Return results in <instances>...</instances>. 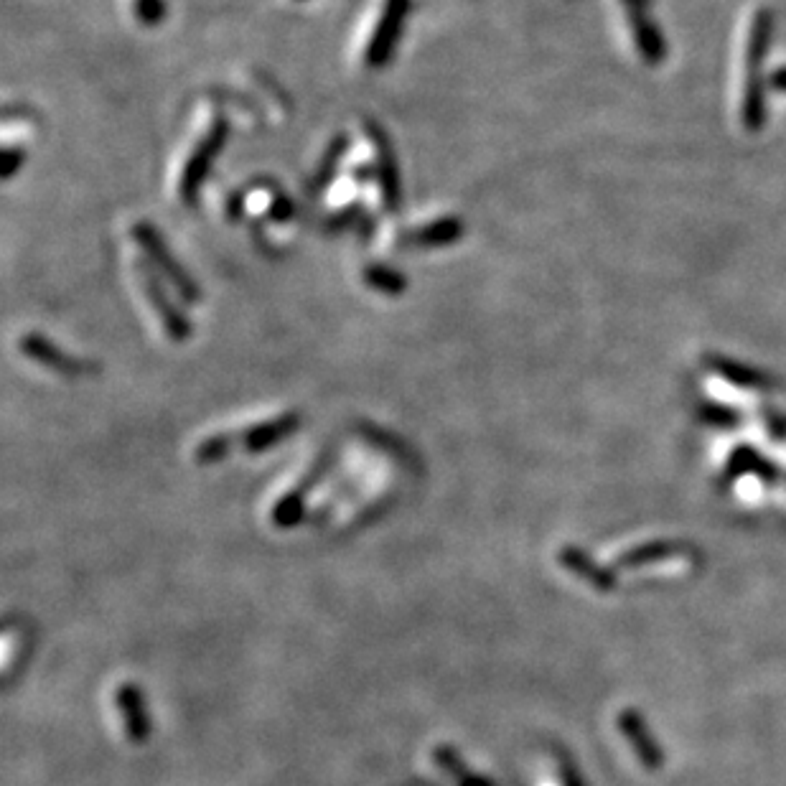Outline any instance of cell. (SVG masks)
Wrapping results in <instances>:
<instances>
[{"mask_svg": "<svg viewBox=\"0 0 786 786\" xmlns=\"http://www.w3.org/2000/svg\"><path fill=\"white\" fill-rule=\"evenodd\" d=\"M145 293H148V298L153 301V308L158 311V316L163 318V326H166L168 336L176 341L186 339V336L191 334L189 321H186V316H181L176 308L168 306V298H166V293L161 290V283H158L151 273H145Z\"/></svg>", "mask_w": 786, "mask_h": 786, "instance_id": "11", "label": "cell"}, {"mask_svg": "<svg viewBox=\"0 0 786 786\" xmlns=\"http://www.w3.org/2000/svg\"><path fill=\"white\" fill-rule=\"evenodd\" d=\"M28 649V636L21 626H6L3 631V669L6 677L16 669V657H23Z\"/></svg>", "mask_w": 786, "mask_h": 786, "instance_id": "14", "label": "cell"}, {"mask_svg": "<svg viewBox=\"0 0 786 786\" xmlns=\"http://www.w3.org/2000/svg\"><path fill=\"white\" fill-rule=\"evenodd\" d=\"M18 158H23V153L6 151V163H3V176H6V179H11L13 173H16V168L23 163V161H18Z\"/></svg>", "mask_w": 786, "mask_h": 786, "instance_id": "16", "label": "cell"}, {"mask_svg": "<svg viewBox=\"0 0 786 786\" xmlns=\"http://www.w3.org/2000/svg\"><path fill=\"white\" fill-rule=\"evenodd\" d=\"M407 11H410V0H387L380 23H377L372 41H369V67H385V64L390 62L392 51H395L397 41H400L402 23H405Z\"/></svg>", "mask_w": 786, "mask_h": 786, "instance_id": "8", "label": "cell"}, {"mask_svg": "<svg viewBox=\"0 0 786 786\" xmlns=\"http://www.w3.org/2000/svg\"><path fill=\"white\" fill-rule=\"evenodd\" d=\"M227 133H229V125L224 123V120H217V123L209 128L207 138H201V143L196 145V151L191 153L179 186L181 199H184L186 204H194L196 201V194H199L201 184H204V179H207L209 171H212L214 158H217V153L222 151L224 143H227Z\"/></svg>", "mask_w": 786, "mask_h": 786, "instance_id": "6", "label": "cell"}, {"mask_svg": "<svg viewBox=\"0 0 786 786\" xmlns=\"http://www.w3.org/2000/svg\"><path fill=\"white\" fill-rule=\"evenodd\" d=\"M425 774L433 776L441 786H494L489 776L471 769L453 743H433L425 748Z\"/></svg>", "mask_w": 786, "mask_h": 786, "instance_id": "4", "label": "cell"}, {"mask_svg": "<svg viewBox=\"0 0 786 786\" xmlns=\"http://www.w3.org/2000/svg\"><path fill=\"white\" fill-rule=\"evenodd\" d=\"M621 34H624L629 54L636 64L654 67L662 62L664 44L657 26L649 18V0H619Z\"/></svg>", "mask_w": 786, "mask_h": 786, "instance_id": "3", "label": "cell"}, {"mask_svg": "<svg viewBox=\"0 0 786 786\" xmlns=\"http://www.w3.org/2000/svg\"><path fill=\"white\" fill-rule=\"evenodd\" d=\"M105 723L112 736L130 748L143 746L151 738V715L145 692L130 677H115L105 687Z\"/></svg>", "mask_w": 786, "mask_h": 786, "instance_id": "2", "label": "cell"}, {"mask_svg": "<svg viewBox=\"0 0 786 786\" xmlns=\"http://www.w3.org/2000/svg\"><path fill=\"white\" fill-rule=\"evenodd\" d=\"M364 280H367L372 288L382 290V293H390V296L402 293L407 285L405 275L392 268H385V265H369V268L364 270Z\"/></svg>", "mask_w": 786, "mask_h": 786, "instance_id": "13", "label": "cell"}, {"mask_svg": "<svg viewBox=\"0 0 786 786\" xmlns=\"http://www.w3.org/2000/svg\"><path fill=\"white\" fill-rule=\"evenodd\" d=\"M135 16L145 26H156L166 16V3L163 0H135Z\"/></svg>", "mask_w": 786, "mask_h": 786, "instance_id": "15", "label": "cell"}, {"mask_svg": "<svg viewBox=\"0 0 786 786\" xmlns=\"http://www.w3.org/2000/svg\"><path fill=\"white\" fill-rule=\"evenodd\" d=\"M133 237H135V242L143 247L145 255L151 257L153 265H156V268L161 270L168 280H171L173 288L179 290V296H184L186 301H191V303L199 301V288H196V283L191 280V275L181 268L179 262H176V257L171 255V250H168L166 242H163L161 235H158L156 229H153V224L138 222L133 227Z\"/></svg>", "mask_w": 786, "mask_h": 786, "instance_id": "5", "label": "cell"}, {"mask_svg": "<svg viewBox=\"0 0 786 786\" xmlns=\"http://www.w3.org/2000/svg\"><path fill=\"white\" fill-rule=\"evenodd\" d=\"M461 235H463V224L458 222L456 217H448V219H438V222H433L430 227L415 232L413 240L423 247H438V245H451V242H456Z\"/></svg>", "mask_w": 786, "mask_h": 786, "instance_id": "12", "label": "cell"}, {"mask_svg": "<svg viewBox=\"0 0 786 786\" xmlns=\"http://www.w3.org/2000/svg\"><path fill=\"white\" fill-rule=\"evenodd\" d=\"M21 349L26 357L36 359V362H41L44 367L54 369V372L87 374V372H95L97 369L92 362H82V359L72 357V354L62 352V349H56V346L51 344L46 336H39V334L26 336V339L21 341Z\"/></svg>", "mask_w": 786, "mask_h": 786, "instance_id": "9", "label": "cell"}, {"mask_svg": "<svg viewBox=\"0 0 786 786\" xmlns=\"http://www.w3.org/2000/svg\"><path fill=\"white\" fill-rule=\"evenodd\" d=\"M367 128L369 133H372L374 151H377V179H380L382 196H385V207L390 209V212H397V207H400V173H397L390 138L374 123H367Z\"/></svg>", "mask_w": 786, "mask_h": 786, "instance_id": "10", "label": "cell"}, {"mask_svg": "<svg viewBox=\"0 0 786 786\" xmlns=\"http://www.w3.org/2000/svg\"><path fill=\"white\" fill-rule=\"evenodd\" d=\"M298 425H301L298 413H280L275 415V418L252 425V428H247L245 433L240 435L224 433V438H227L229 443V453L235 451V448H242V451L247 453H262V451H270L275 443L285 441L288 435L296 433Z\"/></svg>", "mask_w": 786, "mask_h": 786, "instance_id": "7", "label": "cell"}, {"mask_svg": "<svg viewBox=\"0 0 786 786\" xmlns=\"http://www.w3.org/2000/svg\"><path fill=\"white\" fill-rule=\"evenodd\" d=\"M769 11L748 6L736 28V51L731 56V118L738 130H759L761 118V59H764Z\"/></svg>", "mask_w": 786, "mask_h": 786, "instance_id": "1", "label": "cell"}]
</instances>
